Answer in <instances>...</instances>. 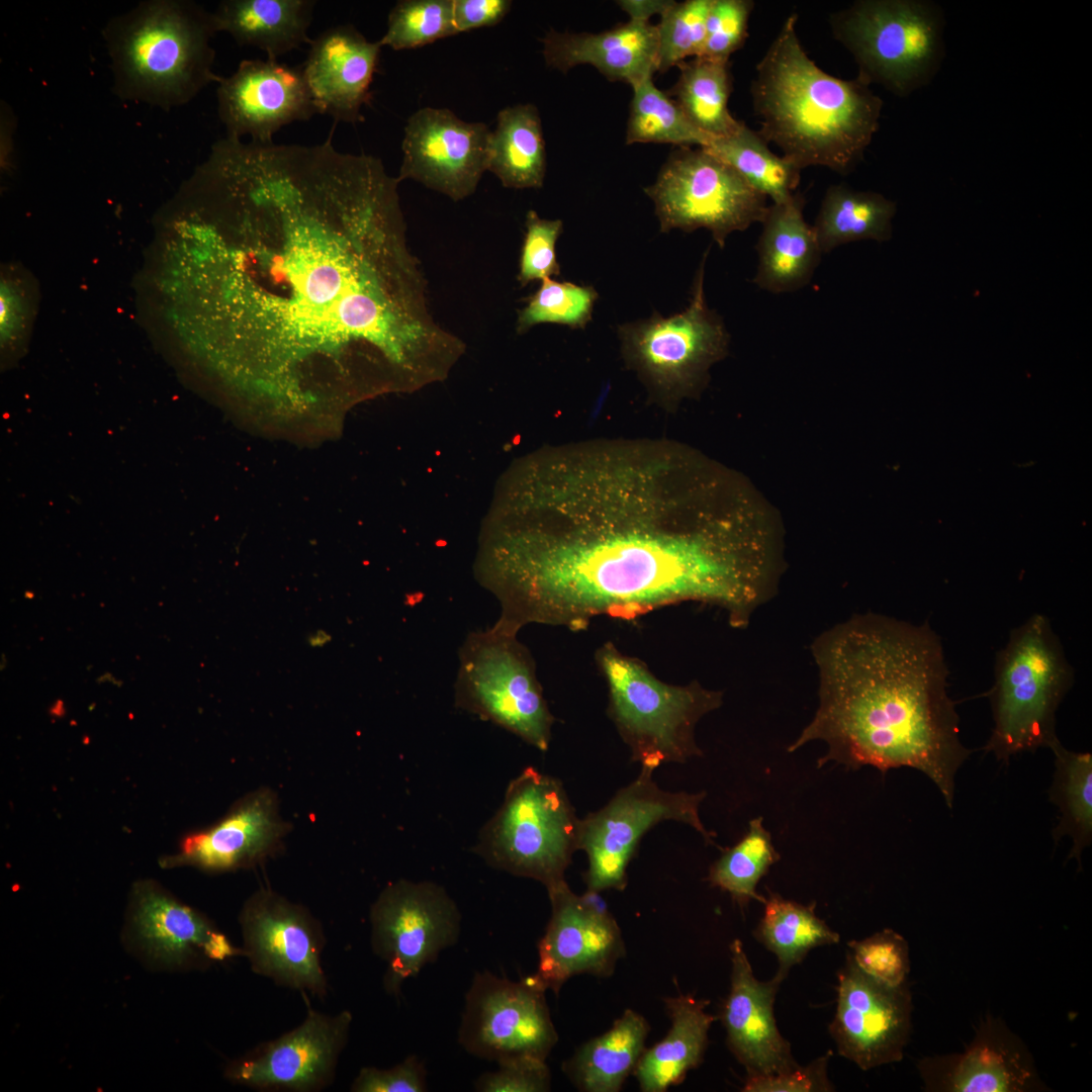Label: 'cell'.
Returning <instances> with one entry per match:
<instances>
[{
  "instance_id": "obj_12",
  "label": "cell",
  "mask_w": 1092,
  "mask_h": 1092,
  "mask_svg": "<svg viewBox=\"0 0 1092 1092\" xmlns=\"http://www.w3.org/2000/svg\"><path fill=\"white\" fill-rule=\"evenodd\" d=\"M660 231L706 229L720 248L734 232L761 222L767 198L704 148L678 147L645 188Z\"/></svg>"
},
{
  "instance_id": "obj_32",
  "label": "cell",
  "mask_w": 1092,
  "mask_h": 1092,
  "mask_svg": "<svg viewBox=\"0 0 1092 1092\" xmlns=\"http://www.w3.org/2000/svg\"><path fill=\"white\" fill-rule=\"evenodd\" d=\"M487 171L506 188H541L546 173V148L537 107L520 103L498 111L490 132Z\"/></svg>"
},
{
  "instance_id": "obj_11",
  "label": "cell",
  "mask_w": 1092,
  "mask_h": 1092,
  "mask_svg": "<svg viewBox=\"0 0 1092 1092\" xmlns=\"http://www.w3.org/2000/svg\"><path fill=\"white\" fill-rule=\"evenodd\" d=\"M707 254L685 310L668 317L655 312L648 320L626 324L619 330L626 362L664 403L671 404L695 392L704 384L709 368L727 353V329L706 302Z\"/></svg>"
},
{
  "instance_id": "obj_44",
  "label": "cell",
  "mask_w": 1092,
  "mask_h": 1092,
  "mask_svg": "<svg viewBox=\"0 0 1092 1092\" xmlns=\"http://www.w3.org/2000/svg\"><path fill=\"white\" fill-rule=\"evenodd\" d=\"M563 230L560 219H546L531 209L525 218L518 281L526 286L560 274L556 243Z\"/></svg>"
},
{
  "instance_id": "obj_2",
  "label": "cell",
  "mask_w": 1092,
  "mask_h": 1092,
  "mask_svg": "<svg viewBox=\"0 0 1092 1092\" xmlns=\"http://www.w3.org/2000/svg\"><path fill=\"white\" fill-rule=\"evenodd\" d=\"M557 488L512 534L487 589L503 621L586 629L697 602L745 629L779 593L778 522L733 477L663 440L589 441Z\"/></svg>"
},
{
  "instance_id": "obj_42",
  "label": "cell",
  "mask_w": 1092,
  "mask_h": 1092,
  "mask_svg": "<svg viewBox=\"0 0 1092 1092\" xmlns=\"http://www.w3.org/2000/svg\"><path fill=\"white\" fill-rule=\"evenodd\" d=\"M713 0L675 2L660 16L658 32V72L664 73L688 58L702 55L706 20Z\"/></svg>"
},
{
  "instance_id": "obj_3",
  "label": "cell",
  "mask_w": 1092,
  "mask_h": 1092,
  "mask_svg": "<svg viewBox=\"0 0 1092 1092\" xmlns=\"http://www.w3.org/2000/svg\"><path fill=\"white\" fill-rule=\"evenodd\" d=\"M810 649L818 708L788 751L821 740L828 750L818 767L834 761L882 774L915 768L951 809L956 775L971 751L947 693L941 639L929 624L854 614L820 633Z\"/></svg>"
},
{
  "instance_id": "obj_20",
  "label": "cell",
  "mask_w": 1092,
  "mask_h": 1092,
  "mask_svg": "<svg viewBox=\"0 0 1092 1092\" xmlns=\"http://www.w3.org/2000/svg\"><path fill=\"white\" fill-rule=\"evenodd\" d=\"M490 132L447 108L417 110L404 127L398 181L415 180L454 201L469 197L487 171Z\"/></svg>"
},
{
  "instance_id": "obj_16",
  "label": "cell",
  "mask_w": 1092,
  "mask_h": 1092,
  "mask_svg": "<svg viewBox=\"0 0 1092 1092\" xmlns=\"http://www.w3.org/2000/svg\"><path fill=\"white\" fill-rule=\"evenodd\" d=\"M239 923L244 958L255 974L302 995L327 996L325 933L307 908L262 887L245 901Z\"/></svg>"
},
{
  "instance_id": "obj_7",
  "label": "cell",
  "mask_w": 1092,
  "mask_h": 1092,
  "mask_svg": "<svg viewBox=\"0 0 1092 1092\" xmlns=\"http://www.w3.org/2000/svg\"><path fill=\"white\" fill-rule=\"evenodd\" d=\"M608 688V715L629 747L632 761L656 769L667 762L701 756L695 730L698 722L723 703L721 691L693 680L670 685L654 675L640 659L606 642L596 654Z\"/></svg>"
},
{
  "instance_id": "obj_13",
  "label": "cell",
  "mask_w": 1092,
  "mask_h": 1092,
  "mask_svg": "<svg viewBox=\"0 0 1092 1092\" xmlns=\"http://www.w3.org/2000/svg\"><path fill=\"white\" fill-rule=\"evenodd\" d=\"M654 769L641 766L639 776L601 809L580 819L578 850L587 856L583 875L587 891H623L627 869L642 837L665 820L690 825L708 844L718 846L715 833L706 829L699 808L706 792H668L653 780ZM719 847V846H718Z\"/></svg>"
},
{
  "instance_id": "obj_39",
  "label": "cell",
  "mask_w": 1092,
  "mask_h": 1092,
  "mask_svg": "<svg viewBox=\"0 0 1092 1092\" xmlns=\"http://www.w3.org/2000/svg\"><path fill=\"white\" fill-rule=\"evenodd\" d=\"M780 860L770 833L761 817L748 823L747 832L736 844L722 848L721 856L711 866L707 881L730 894L741 909L751 900L765 902L756 887L770 867Z\"/></svg>"
},
{
  "instance_id": "obj_40",
  "label": "cell",
  "mask_w": 1092,
  "mask_h": 1092,
  "mask_svg": "<svg viewBox=\"0 0 1092 1092\" xmlns=\"http://www.w3.org/2000/svg\"><path fill=\"white\" fill-rule=\"evenodd\" d=\"M597 299L598 292L592 286L544 279L519 311L516 330L524 334L539 324L583 329L592 320Z\"/></svg>"
},
{
  "instance_id": "obj_21",
  "label": "cell",
  "mask_w": 1092,
  "mask_h": 1092,
  "mask_svg": "<svg viewBox=\"0 0 1092 1092\" xmlns=\"http://www.w3.org/2000/svg\"><path fill=\"white\" fill-rule=\"evenodd\" d=\"M217 84L218 116L229 138L250 135L251 142L271 144L281 127L317 113L301 66L243 60Z\"/></svg>"
},
{
  "instance_id": "obj_6",
  "label": "cell",
  "mask_w": 1092,
  "mask_h": 1092,
  "mask_svg": "<svg viewBox=\"0 0 1092 1092\" xmlns=\"http://www.w3.org/2000/svg\"><path fill=\"white\" fill-rule=\"evenodd\" d=\"M1074 670L1050 619L1033 614L1012 629L996 655L989 692L993 729L985 751L1008 762L1013 755L1049 747L1056 714L1071 690Z\"/></svg>"
},
{
  "instance_id": "obj_10",
  "label": "cell",
  "mask_w": 1092,
  "mask_h": 1092,
  "mask_svg": "<svg viewBox=\"0 0 1092 1092\" xmlns=\"http://www.w3.org/2000/svg\"><path fill=\"white\" fill-rule=\"evenodd\" d=\"M517 633L498 620L490 629L467 636L459 653L455 704L545 751L554 717L534 659Z\"/></svg>"
},
{
  "instance_id": "obj_36",
  "label": "cell",
  "mask_w": 1092,
  "mask_h": 1092,
  "mask_svg": "<svg viewBox=\"0 0 1092 1092\" xmlns=\"http://www.w3.org/2000/svg\"><path fill=\"white\" fill-rule=\"evenodd\" d=\"M1049 748L1055 756L1049 795L1059 809L1054 842L1069 836L1072 847L1068 859H1076L1081 867L1082 853L1092 841V754L1069 750L1059 738Z\"/></svg>"
},
{
  "instance_id": "obj_43",
  "label": "cell",
  "mask_w": 1092,
  "mask_h": 1092,
  "mask_svg": "<svg viewBox=\"0 0 1092 1092\" xmlns=\"http://www.w3.org/2000/svg\"><path fill=\"white\" fill-rule=\"evenodd\" d=\"M847 945L855 965L870 977L889 986L908 982L909 945L895 930L885 928L863 939L848 941Z\"/></svg>"
},
{
  "instance_id": "obj_41",
  "label": "cell",
  "mask_w": 1092,
  "mask_h": 1092,
  "mask_svg": "<svg viewBox=\"0 0 1092 1092\" xmlns=\"http://www.w3.org/2000/svg\"><path fill=\"white\" fill-rule=\"evenodd\" d=\"M452 35H456L453 0H400L390 10L386 32L378 41L401 51Z\"/></svg>"
},
{
  "instance_id": "obj_8",
  "label": "cell",
  "mask_w": 1092,
  "mask_h": 1092,
  "mask_svg": "<svg viewBox=\"0 0 1092 1092\" xmlns=\"http://www.w3.org/2000/svg\"><path fill=\"white\" fill-rule=\"evenodd\" d=\"M859 78L900 97L928 85L945 56L944 14L926 0H857L829 16Z\"/></svg>"
},
{
  "instance_id": "obj_17",
  "label": "cell",
  "mask_w": 1092,
  "mask_h": 1092,
  "mask_svg": "<svg viewBox=\"0 0 1092 1092\" xmlns=\"http://www.w3.org/2000/svg\"><path fill=\"white\" fill-rule=\"evenodd\" d=\"M353 1015L327 1014L307 1006L302 1022L232 1061L231 1082L259 1091L315 1092L332 1084Z\"/></svg>"
},
{
  "instance_id": "obj_51",
  "label": "cell",
  "mask_w": 1092,
  "mask_h": 1092,
  "mask_svg": "<svg viewBox=\"0 0 1092 1092\" xmlns=\"http://www.w3.org/2000/svg\"><path fill=\"white\" fill-rule=\"evenodd\" d=\"M306 641L311 647H323L331 641V635L324 630H317L314 633H310L306 637Z\"/></svg>"
},
{
  "instance_id": "obj_25",
  "label": "cell",
  "mask_w": 1092,
  "mask_h": 1092,
  "mask_svg": "<svg viewBox=\"0 0 1092 1092\" xmlns=\"http://www.w3.org/2000/svg\"><path fill=\"white\" fill-rule=\"evenodd\" d=\"M918 1069L928 1091L1025 1092L1041 1087L1023 1042L994 1018L980 1024L963 1053L924 1058Z\"/></svg>"
},
{
  "instance_id": "obj_9",
  "label": "cell",
  "mask_w": 1092,
  "mask_h": 1092,
  "mask_svg": "<svg viewBox=\"0 0 1092 1092\" xmlns=\"http://www.w3.org/2000/svg\"><path fill=\"white\" fill-rule=\"evenodd\" d=\"M580 819L562 783L533 766L513 779L475 852L490 867L549 889L565 881L578 850Z\"/></svg>"
},
{
  "instance_id": "obj_5",
  "label": "cell",
  "mask_w": 1092,
  "mask_h": 1092,
  "mask_svg": "<svg viewBox=\"0 0 1092 1092\" xmlns=\"http://www.w3.org/2000/svg\"><path fill=\"white\" fill-rule=\"evenodd\" d=\"M212 13L185 0H148L107 21L112 91L164 110L191 101L221 79L213 70Z\"/></svg>"
},
{
  "instance_id": "obj_49",
  "label": "cell",
  "mask_w": 1092,
  "mask_h": 1092,
  "mask_svg": "<svg viewBox=\"0 0 1092 1092\" xmlns=\"http://www.w3.org/2000/svg\"><path fill=\"white\" fill-rule=\"evenodd\" d=\"M511 6L510 0H453L456 34L499 23Z\"/></svg>"
},
{
  "instance_id": "obj_23",
  "label": "cell",
  "mask_w": 1092,
  "mask_h": 1092,
  "mask_svg": "<svg viewBox=\"0 0 1092 1092\" xmlns=\"http://www.w3.org/2000/svg\"><path fill=\"white\" fill-rule=\"evenodd\" d=\"M730 991L720 1017L730 1052L747 1077L777 1075L799 1066L789 1041L781 1034L774 1013L781 981L755 978L740 939L730 944Z\"/></svg>"
},
{
  "instance_id": "obj_45",
  "label": "cell",
  "mask_w": 1092,
  "mask_h": 1092,
  "mask_svg": "<svg viewBox=\"0 0 1092 1092\" xmlns=\"http://www.w3.org/2000/svg\"><path fill=\"white\" fill-rule=\"evenodd\" d=\"M753 7L751 0H713L700 57L729 62L730 56L745 43Z\"/></svg>"
},
{
  "instance_id": "obj_24",
  "label": "cell",
  "mask_w": 1092,
  "mask_h": 1092,
  "mask_svg": "<svg viewBox=\"0 0 1092 1092\" xmlns=\"http://www.w3.org/2000/svg\"><path fill=\"white\" fill-rule=\"evenodd\" d=\"M131 928L144 953L168 969L202 968L244 957L243 948L200 912L150 884L135 893Z\"/></svg>"
},
{
  "instance_id": "obj_22",
  "label": "cell",
  "mask_w": 1092,
  "mask_h": 1092,
  "mask_svg": "<svg viewBox=\"0 0 1092 1092\" xmlns=\"http://www.w3.org/2000/svg\"><path fill=\"white\" fill-rule=\"evenodd\" d=\"M289 830L278 795L261 787L239 799L214 825L186 836L170 862L211 872L251 869L277 854Z\"/></svg>"
},
{
  "instance_id": "obj_37",
  "label": "cell",
  "mask_w": 1092,
  "mask_h": 1092,
  "mask_svg": "<svg viewBox=\"0 0 1092 1092\" xmlns=\"http://www.w3.org/2000/svg\"><path fill=\"white\" fill-rule=\"evenodd\" d=\"M704 149L732 167L772 203L783 202L796 193L802 170L772 153L759 133L744 123L728 136L713 139Z\"/></svg>"
},
{
  "instance_id": "obj_31",
  "label": "cell",
  "mask_w": 1092,
  "mask_h": 1092,
  "mask_svg": "<svg viewBox=\"0 0 1092 1092\" xmlns=\"http://www.w3.org/2000/svg\"><path fill=\"white\" fill-rule=\"evenodd\" d=\"M649 1030L641 1014L626 1009L609 1030L580 1045L562 1070L580 1091L618 1092L644 1053Z\"/></svg>"
},
{
  "instance_id": "obj_33",
  "label": "cell",
  "mask_w": 1092,
  "mask_h": 1092,
  "mask_svg": "<svg viewBox=\"0 0 1092 1092\" xmlns=\"http://www.w3.org/2000/svg\"><path fill=\"white\" fill-rule=\"evenodd\" d=\"M896 210V203L880 193L830 186L812 225L821 252L862 240H890Z\"/></svg>"
},
{
  "instance_id": "obj_48",
  "label": "cell",
  "mask_w": 1092,
  "mask_h": 1092,
  "mask_svg": "<svg viewBox=\"0 0 1092 1092\" xmlns=\"http://www.w3.org/2000/svg\"><path fill=\"white\" fill-rule=\"evenodd\" d=\"M831 1053L815 1059L805 1067L777 1075L746 1077L745 1092H827L834 1087L828 1079L827 1067Z\"/></svg>"
},
{
  "instance_id": "obj_14",
  "label": "cell",
  "mask_w": 1092,
  "mask_h": 1092,
  "mask_svg": "<svg viewBox=\"0 0 1092 1092\" xmlns=\"http://www.w3.org/2000/svg\"><path fill=\"white\" fill-rule=\"evenodd\" d=\"M369 921L371 948L386 966L384 990L395 997L405 981L454 945L461 932L456 903L430 881L389 883L371 905Z\"/></svg>"
},
{
  "instance_id": "obj_47",
  "label": "cell",
  "mask_w": 1092,
  "mask_h": 1092,
  "mask_svg": "<svg viewBox=\"0 0 1092 1092\" xmlns=\"http://www.w3.org/2000/svg\"><path fill=\"white\" fill-rule=\"evenodd\" d=\"M353 1092H425L427 1070L416 1055L388 1069L363 1067L354 1078Z\"/></svg>"
},
{
  "instance_id": "obj_27",
  "label": "cell",
  "mask_w": 1092,
  "mask_h": 1092,
  "mask_svg": "<svg viewBox=\"0 0 1092 1092\" xmlns=\"http://www.w3.org/2000/svg\"><path fill=\"white\" fill-rule=\"evenodd\" d=\"M541 42L546 65L564 74L590 65L608 80L633 86L658 71V32L650 22L629 20L600 33L550 29Z\"/></svg>"
},
{
  "instance_id": "obj_4",
  "label": "cell",
  "mask_w": 1092,
  "mask_h": 1092,
  "mask_svg": "<svg viewBox=\"0 0 1092 1092\" xmlns=\"http://www.w3.org/2000/svg\"><path fill=\"white\" fill-rule=\"evenodd\" d=\"M790 14L755 67L750 94L759 135L801 170L840 174L863 159L880 126L883 100L859 78L843 80L819 68L801 44Z\"/></svg>"
},
{
  "instance_id": "obj_46",
  "label": "cell",
  "mask_w": 1092,
  "mask_h": 1092,
  "mask_svg": "<svg viewBox=\"0 0 1092 1092\" xmlns=\"http://www.w3.org/2000/svg\"><path fill=\"white\" fill-rule=\"evenodd\" d=\"M497 1069L481 1074L474 1082L478 1092H545L551 1087L546 1061L520 1056L502 1060Z\"/></svg>"
},
{
  "instance_id": "obj_30",
  "label": "cell",
  "mask_w": 1092,
  "mask_h": 1092,
  "mask_svg": "<svg viewBox=\"0 0 1092 1092\" xmlns=\"http://www.w3.org/2000/svg\"><path fill=\"white\" fill-rule=\"evenodd\" d=\"M315 1L312 0H224L212 12L216 32L230 33L239 46L264 51L267 59L278 58L311 43L308 28Z\"/></svg>"
},
{
  "instance_id": "obj_35",
  "label": "cell",
  "mask_w": 1092,
  "mask_h": 1092,
  "mask_svg": "<svg viewBox=\"0 0 1092 1092\" xmlns=\"http://www.w3.org/2000/svg\"><path fill=\"white\" fill-rule=\"evenodd\" d=\"M677 67L679 74L670 95L688 119L712 139L737 131L743 122L735 119L728 107L732 92L729 62L697 57Z\"/></svg>"
},
{
  "instance_id": "obj_29",
  "label": "cell",
  "mask_w": 1092,
  "mask_h": 1092,
  "mask_svg": "<svg viewBox=\"0 0 1092 1092\" xmlns=\"http://www.w3.org/2000/svg\"><path fill=\"white\" fill-rule=\"evenodd\" d=\"M664 1002L671 1026L659 1042L645 1049L633 1072L643 1092H664L702 1064L716 1019L706 1012L709 1000L679 994Z\"/></svg>"
},
{
  "instance_id": "obj_34",
  "label": "cell",
  "mask_w": 1092,
  "mask_h": 1092,
  "mask_svg": "<svg viewBox=\"0 0 1092 1092\" xmlns=\"http://www.w3.org/2000/svg\"><path fill=\"white\" fill-rule=\"evenodd\" d=\"M763 904L753 935L777 957L775 978L779 981L783 982L811 949L839 942V934L815 914V903L803 905L768 891Z\"/></svg>"
},
{
  "instance_id": "obj_1",
  "label": "cell",
  "mask_w": 1092,
  "mask_h": 1092,
  "mask_svg": "<svg viewBox=\"0 0 1092 1092\" xmlns=\"http://www.w3.org/2000/svg\"><path fill=\"white\" fill-rule=\"evenodd\" d=\"M398 183L331 138L215 142L168 213L181 331L247 393L304 400L427 379L464 343L431 308Z\"/></svg>"
},
{
  "instance_id": "obj_15",
  "label": "cell",
  "mask_w": 1092,
  "mask_h": 1092,
  "mask_svg": "<svg viewBox=\"0 0 1092 1092\" xmlns=\"http://www.w3.org/2000/svg\"><path fill=\"white\" fill-rule=\"evenodd\" d=\"M546 991L535 975L512 981L477 972L465 995L458 1042L495 1063L520 1056L546 1061L558 1041Z\"/></svg>"
},
{
  "instance_id": "obj_38",
  "label": "cell",
  "mask_w": 1092,
  "mask_h": 1092,
  "mask_svg": "<svg viewBox=\"0 0 1092 1092\" xmlns=\"http://www.w3.org/2000/svg\"><path fill=\"white\" fill-rule=\"evenodd\" d=\"M632 87L626 144L655 143L706 148L712 138L698 129L676 101L646 78Z\"/></svg>"
},
{
  "instance_id": "obj_19",
  "label": "cell",
  "mask_w": 1092,
  "mask_h": 1092,
  "mask_svg": "<svg viewBox=\"0 0 1092 1092\" xmlns=\"http://www.w3.org/2000/svg\"><path fill=\"white\" fill-rule=\"evenodd\" d=\"M547 892L551 915L538 942L536 978L558 994L573 976L613 975L626 948L620 927L599 893L576 895L566 881Z\"/></svg>"
},
{
  "instance_id": "obj_50",
  "label": "cell",
  "mask_w": 1092,
  "mask_h": 1092,
  "mask_svg": "<svg viewBox=\"0 0 1092 1092\" xmlns=\"http://www.w3.org/2000/svg\"><path fill=\"white\" fill-rule=\"evenodd\" d=\"M625 11L630 20L649 22L655 14L663 15L674 3L670 0H620L616 2Z\"/></svg>"
},
{
  "instance_id": "obj_26",
  "label": "cell",
  "mask_w": 1092,
  "mask_h": 1092,
  "mask_svg": "<svg viewBox=\"0 0 1092 1092\" xmlns=\"http://www.w3.org/2000/svg\"><path fill=\"white\" fill-rule=\"evenodd\" d=\"M380 49L351 25L328 28L312 39L301 67L317 113L336 121L363 120Z\"/></svg>"
},
{
  "instance_id": "obj_28",
  "label": "cell",
  "mask_w": 1092,
  "mask_h": 1092,
  "mask_svg": "<svg viewBox=\"0 0 1092 1092\" xmlns=\"http://www.w3.org/2000/svg\"><path fill=\"white\" fill-rule=\"evenodd\" d=\"M804 198L768 205L760 222L756 250L758 266L753 282L763 290L785 293L807 285L822 254L813 226L804 218Z\"/></svg>"
},
{
  "instance_id": "obj_18",
  "label": "cell",
  "mask_w": 1092,
  "mask_h": 1092,
  "mask_svg": "<svg viewBox=\"0 0 1092 1092\" xmlns=\"http://www.w3.org/2000/svg\"><path fill=\"white\" fill-rule=\"evenodd\" d=\"M912 1009L908 982L886 985L863 973L848 952L829 1033L838 1054L863 1071L897 1063L909 1041Z\"/></svg>"
}]
</instances>
